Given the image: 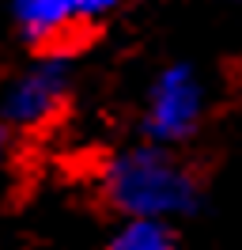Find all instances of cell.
<instances>
[{"label": "cell", "mask_w": 242, "mask_h": 250, "mask_svg": "<svg viewBox=\"0 0 242 250\" xmlns=\"http://www.w3.org/2000/svg\"><path fill=\"white\" fill-rule=\"evenodd\" d=\"M12 152H15V133L8 129V125L0 122V171L8 167V159H12Z\"/></svg>", "instance_id": "7"}, {"label": "cell", "mask_w": 242, "mask_h": 250, "mask_svg": "<svg viewBox=\"0 0 242 250\" xmlns=\"http://www.w3.org/2000/svg\"><path fill=\"white\" fill-rule=\"evenodd\" d=\"M102 250H182V231L166 220H121Z\"/></svg>", "instance_id": "5"}, {"label": "cell", "mask_w": 242, "mask_h": 250, "mask_svg": "<svg viewBox=\"0 0 242 250\" xmlns=\"http://www.w3.org/2000/svg\"><path fill=\"white\" fill-rule=\"evenodd\" d=\"M72 106V64L30 61L0 91V122L19 133H45Z\"/></svg>", "instance_id": "3"}, {"label": "cell", "mask_w": 242, "mask_h": 250, "mask_svg": "<svg viewBox=\"0 0 242 250\" xmlns=\"http://www.w3.org/2000/svg\"><path fill=\"white\" fill-rule=\"evenodd\" d=\"M208 122V83L189 61L163 64L140 106V141L159 148H189Z\"/></svg>", "instance_id": "2"}, {"label": "cell", "mask_w": 242, "mask_h": 250, "mask_svg": "<svg viewBox=\"0 0 242 250\" xmlns=\"http://www.w3.org/2000/svg\"><path fill=\"white\" fill-rule=\"evenodd\" d=\"M12 19L34 61H68L99 38L76 16L72 0H12Z\"/></svg>", "instance_id": "4"}, {"label": "cell", "mask_w": 242, "mask_h": 250, "mask_svg": "<svg viewBox=\"0 0 242 250\" xmlns=\"http://www.w3.org/2000/svg\"><path fill=\"white\" fill-rule=\"evenodd\" d=\"M208 171L189 148H159L136 141L118 148L95 171V197L118 220H178L201 212Z\"/></svg>", "instance_id": "1"}, {"label": "cell", "mask_w": 242, "mask_h": 250, "mask_svg": "<svg viewBox=\"0 0 242 250\" xmlns=\"http://www.w3.org/2000/svg\"><path fill=\"white\" fill-rule=\"evenodd\" d=\"M129 0H72V8H76V16L87 23L91 31H99L106 19L114 16V12H121Z\"/></svg>", "instance_id": "6"}]
</instances>
